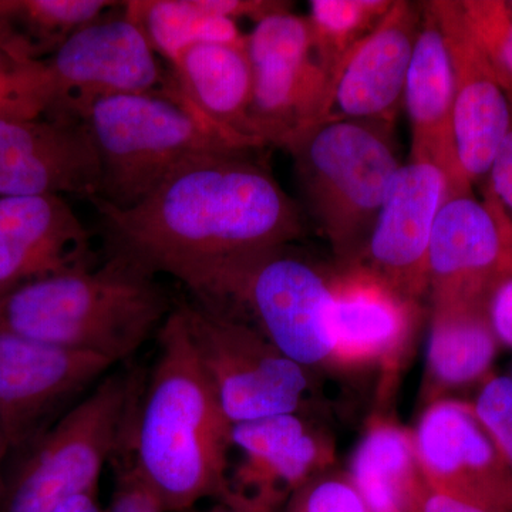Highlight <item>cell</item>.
<instances>
[{"label":"cell","instance_id":"1","mask_svg":"<svg viewBox=\"0 0 512 512\" xmlns=\"http://www.w3.org/2000/svg\"><path fill=\"white\" fill-rule=\"evenodd\" d=\"M110 254L202 298L235 266L301 235V212L254 153L201 158L130 208L94 200Z\"/></svg>","mask_w":512,"mask_h":512},{"label":"cell","instance_id":"2","mask_svg":"<svg viewBox=\"0 0 512 512\" xmlns=\"http://www.w3.org/2000/svg\"><path fill=\"white\" fill-rule=\"evenodd\" d=\"M156 338V360L127 433L128 453L165 512L192 511L207 498L227 504L232 424L177 305Z\"/></svg>","mask_w":512,"mask_h":512},{"label":"cell","instance_id":"3","mask_svg":"<svg viewBox=\"0 0 512 512\" xmlns=\"http://www.w3.org/2000/svg\"><path fill=\"white\" fill-rule=\"evenodd\" d=\"M174 306L156 275L110 254L0 296V329L120 365L157 336Z\"/></svg>","mask_w":512,"mask_h":512},{"label":"cell","instance_id":"4","mask_svg":"<svg viewBox=\"0 0 512 512\" xmlns=\"http://www.w3.org/2000/svg\"><path fill=\"white\" fill-rule=\"evenodd\" d=\"M83 121L99 157L100 201L130 208L154 188L201 158L254 153L261 141L205 119L173 84L160 92L101 97L84 109Z\"/></svg>","mask_w":512,"mask_h":512},{"label":"cell","instance_id":"5","mask_svg":"<svg viewBox=\"0 0 512 512\" xmlns=\"http://www.w3.org/2000/svg\"><path fill=\"white\" fill-rule=\"evenodd\" d=\"M143 382L136 370L109 373L74 404L13 461L0 512H53L99 494L104 467L126 443Z\"/></svg>","mask_w":512,"mask_h":512},{"label":"cell","instance_id":"6","mask_svg":"<svg viewBox=\"0 0 512 512\" xmlns=\"http://www.w3.org/2000/svg\"><path fill=\"white\" fill-rule=\"evenodd\" d=\"M392 128L330 119L289 150L306 207L343 265L365 251L377 215L402 167Z\"/></svg>","mask_w":512,"mask_h":512},{"label":"cell","instance_id":"7","mask_svg":"<svg viewBox=\"0 0 512 512\" xmlns=\"http://www.w3.org/2000/svg\"><path fill=\"white\" fill-rule=\"evenodd\" d=\"M195 301L245 320L305 370L333 363L330 279L286 247L235 266Z\"/></svg>","mask_w":512,"mask_h":512},{"label":"cell","instance_id":"8","mask_svg":"<svg viewBox=\"0 0 512 512\" xmlns=\"http://www.w3.org/2000/svg\"><path fill=\"white\" fill-rule=\"evenodd\" d=\"M177 306L229 423L299 413L311 387L308 370L237 316L195 299Z\"/></svg>","mask_w":512,"mask_h":512},{"label":"cell","instance_id":"9","mask_svg":"<svg viewBox=\"0 0 512 512\" xmlns=\"http://www.w3.org/2000/svg\"><path fill=\"white\" fill-rule=\"evenodd\" d=\"M247 50L252 134L265 146L289 151L332 116V77L313 56L308 16L291 8L269 13L255 22Z\"/></svg>","mask_w":512,"mask_h":512},{"label":"cell","instance_id":"10","mask_svg":"<svg viewBox=\"0 0 512 512\" xmlns=\"http://www.w3.org/2000/svg\"><path fill=\"white\" fill-rule=\"evenodd\" d=\"M116 366L0 329V433L8 466Z\"/></svg>","mask_w":512,"mask_h":512},{"label":"cell","instance_id":"11","mask_svg":"<svg viewBox=\"0 0 512 512\" xmlns=\"http://www.w3.org/2000/svg\"><path fill=\"white\" fill-rule=\"evenodd\" d=\"M107 16L77 30L45 62L60 119L80 120L101 97L160 92L170 84L143 30L124 13Z\"/></svg>","mask_w":512,"mask_h":512},{"label":"cell","instance_id":"12","mask_svg":"<svg viewBox=\"0 0 512 512\" xmlns=\"http://www.w3.org/2000/svg\"><path fill=\"white\" fill-rule=\"evenodd\" d=\"M510 274L512 221L490 188L485 185L483 200L473 194L447 200L431 235L433 306L485 308L494 286Z\"/></svg>","mask_w":512,"mask_h":512},{"label":"cell","instance_id":"13","mask_svg":"<svg viewBox=\"0 0 512 512\" xmlns=\"http://www.w3.org/2000/svg\"><path fill=\"white\" fill-rule=\"evenodd\" d=\"M447 200L450 185L439 167L424 161L402 164L355 265L372 272L407 301L417 302L429 292L431 235Z\"/></svg>","mask_w":512,"mask_h":512},{"label":"cell","instance_id":"14","mask_svg":"<svg viewBox=\"0 0 512 512\" xmlns=\"http://www.w3.org/2000/svg\"><path fill=\"white\" fill-rule=\"evenodd\" d=\"M431 491L512 512V473L473 402L443 399L426 407L413 431Z\"/></svg>","mask_w":512,"mask_h":512},{"label":"cell","instance_id":"15","mask_svg":"<svg viewBox=\"0 0 512 512\" xmlns=\"http://www.w3.org/2000/svg\"><path fill=\"white\" fill-rule=\"evenodd\" d=\"M231 443L241 461L229 470L227 505L248 512H274L333 457L330 441L299 413L232 424Z\"/></svg>","mask_w":512,"mask_h":512},{"label":"cell","instance_id":"16","mask_svg":"<svg viewBox=\"0 0 512 512\" xmlns=\"http://www.w3.org/2000/svg\"><path fill=\"white\" fill-rule=\"evenodd\" d=\"M101 170L82 120L0 119V198L79 195L99 200Z\"/></svg>","mask_w":512,"mask_h":512},{"label":"cell","instance_id":"17","mask_svg":"<svg viewBox=\"0 0 512 512\" xmlns=\"http://www.w3.org/2000/svg\"><path fill=\"white\" fill-rule=\"evenodd\" d=\"M446 42L454 83V143L461 173L485 183L512 124V104L476 39L460 0H429Z\"/></svg>","mask_w":512,"mask_h":512},{"label":"cell","instance_id":"18","mask_svg":"<svg viewBox=\"0 0 512 512\" xmlns=\"http://www.w3.org/2000/svg\"><path fill=\"white\" fill-rule=\"evenodd\" d=\"M94 265L90 232L63 197L0 198V296Z\"/></svg>","mask_w":512,"mask_h":512},{"label":"cell","instance_id":"19","mask_svg":"<svg viewBox=\"0 0 512 512\" xmlns=\"http://www.w3.org/2000/svg\"><path fill=\"white\" fill-rule=\"evenodd\" d=\"M421 26L420 2L393 0L379 26L349 53L332 77L330 119L392 128Z\"/></svg>","mask_w":512,"mask_h":512},{"label":"cell","instance_id":"20","mask_svg":"<svg viewBox=\"0 0 512 512\" xmlns=\"http://www.w3.org/2000/svg\"><path fill=\"white\" fill-rule=\"evenodd\" d=\"M421 26L406 86L403 106L412 126L410 161L439 167L450 185V198L473 194L461 173L454 143L453 69L443 32L430 2H420Z\"/></svg>","mask_w":512,"mask_h":512},{"label":"cell","instance_id":"21","mask_svg":"<svg viewBox=\"0 0 512 512\" xmlns=\"http://www.w3.org/2000/svg\"><path fill=\"white\" fill-rule=\"evenodd\" d=\"M333 363L367 365L390 360L410 338L414 303L360 265L330 279Z\"/></svg>","mask_w":512,"mask_h":512},{"label":"cell","instance_id":"22","mask_svg":"<svg viewBox=\"0 0 512 512\" xmlns=\"http://www.w3.org/2000/svg\"><path fill=\"white\" fill-rule=\"evenodd\" d=\"M291 5L276 0H126L121 10L171 66L181 53L201 43L247 45L239 19L258 22Z\"/></svg>","mask_w":512,"mask_h":512},{"label":"cell","instance_id":"23","mask_svg":"<svg viewBox=\"0 0 512 512\" xmlns=\"http://www.w3.org/2000/svg\"><path fill=\"white\" fill-rule=\"evenodd\" d=\"M170 77L175 93L192 110L225 130L258 140L249 121L252 66L247 45L191 46L171 64Z\"/></svg>","mask_w":512,"mask_h":512},{"label":"cell","instance_id":"24","mask_svg":"<svg viewBox=\"0 0 512 512\" xmlns=\"http://www.w3.org/2000/svg\"><path fill=\"white\" fill-rule=\"evenodd\" d=\"M349 478L372 512H421L431 491L413 431L386 419L367 427L350 461Z\"/></svg>","mask_w":512,"mask_h":512},{"label":"cell","instance_id":"25","mask_svg":"<svg viewBox=\"0 0 512 512\" xmlns=\"http://www.w3.org/2000/svg\"><path fill=\"white\" fill-rule=\"evenodd\" d=\"M500 348L484 306H433L426 369L430 402L447 390L483 383Z\"/></svg>","mask_w":512,"mask_h":512},{"label":"cell","instance_id":"26","mask_svg":"<svg viewBox=\"0 0 512 512\" xmlns=\"http://www.w3.org/2000/svg\"><path fill=\"white\" fill-rule=\"evenodd\" d=\"M120 6L110 0H0V52L20 63L46 62L77 30Z\"/></svg>","mask_w":512,"mask_h":512},{"label":"cell","instance_id":"27","mask_svg":"<svg viewBox=\"0 0 512 512\" xmlns=\"http://www.w3.org/2000/svg\"><path fill=\"white\" fill-rule=\"evenodd\" d=\"M393 0H312L308 20L313 56L333 77L343 60L369 36Z\"/></svg>","mask_w":512,"mask_h":512},{"label":"cell","instance_id":"28","mask_svg":"<svg viewBox=\"0 0 512 512\" xmlns=\"http://www.w3.org/2000/svg\"><path fill=\"white\" fill-rule=\"evenodd\" d=\"M57 117L46 63H20L0 52V119Z\"/></svg>","mask_w":512,"mask_h":512},{"label":"cell","instance_id":"29","mask_svg":"<svg viewBox=\"0 0 512 512\" xmlns=\"http://www.w3.org/2000/svg\"><path fill=\"white\" fill-rule=\"evenodd\" d=\"M460 6L512 104V0H460Z\"/></svg>","mask_w":512,"mask_h":512},{"label":"cell","instance_id":"30","mask_svg":"<svg viewBox=\"0 0 512 512\" xmlns=\"http://www.w3.org/2000/svg\"><path fill=\"white\" fill-rule=\"evenodd\" d=\"M474 409L512 473V379L491 375L480 384Z\"/></svg>","mask_w":512,"mask_h":512},{"label":"cell","instance_id":"31","mask_svg":"<svg viewBox=\"0 0 512 512\" xmlns=\"http://www.w3.org/2000/svg\"><path fill=\"white\" fill-rule=\"evenodd\" d=\"M288 512H372L349 476H318L289 500Z\"/></svg>","mask_w":512,"mask_h":512},{"label":"cell","instance_id":"32","mask_svg":"<svg viewBox=\"0 0 512 512\" xmlns=\"http://www.w3.org/2000/svg\"><path fill=\"white\" fill-rule=\"evenodd\" d=\"M116 483L106 512H165L134 467L126 444L114 457Z\"/></svg>","mask_w":512,"mask_h":512},{"label":"cell","instance_id":"33","mask_svg":"<svg viewBox=\"0 0 512 512\" xmlns=\"http://www.w3.org/2000/svg\"><path fill=\"white\" fill-rule=\"evenodd\" d=\"M487 318L500 346L512 349V274L494 286L487 299Z\"/></svg>","mask_w":512,"mask_h":512},{"label":"cell","instance_id":"34","mask_svg":"<svg viewBox=\"0 0 512 512\" xmlns=\"http://www.w3.org/2000/svg\"><path fill=\"white\" fill-rule=\"evenodd\" d=\"M485 185L503 205L512 221V124L507 137L495 156Z\"/></svg>","mask_w":512,"mask_h":512},{"label":"cell","instance_id":"35","mask_svg":"<svg viewBox=\"0 0 512 512\" xmlns=\"http://www.w3.org/2000/svg\"><path fill=\"white\" fill-rule=\"evenodd\" d=\"M421 512H507L488 505L473 503V501L461 500L450 495L430 491L424 501Z\"/></svg>","mask_w":512,"mask_h":512},{"label":"cell","instance_id":"36","mask_svg":"<svg viewBox=\"0 0 512 512\" xmlns=\"http://www.w3.org/2000/svg\"><path fill=\"white\" fill-rule=\"evenodd\" d=\"M53 512H106L100 507L99 494H86L67 501Z\"/></svg>","mask_w":512,"mask_h":512},{"label":"cell","instance_id":"37","mask_svg":"<svg viewBox=\"0 0 512 512\" xmlns=\"http://www.w3.org/2000/svg\"><path fill=\"white\" fill-rule=\"evenodd\" d=\"M6 474H8V457H6L2 433H0V505H2L3 494H5Z\"/></svg>","mask_w":512,"mask_h":512},{"label":"cell","instance_id":"38","mask_svg":"<svg viewBox=\"0 0 512 512\" xmlns=\"http://www.w3.org/2000/svg\"><path fill=\"white\" fill-rule=\"evenodd\" d=\"M188 512H248V511L241 510V508L232 507V505L221 504V505H218V507L212 508V510H208V511L192 510V511H188Z\"/></svg>","mask_w":512,"mask_h":512},{"label":"cell","instance_id":"39","mask_svg":"<svg viewBox=\"0 0 512 512\" xmlns=\"http://www.w3.org/2000/svg\"><path fill=\"white\" fill-rule=\"evenodd\" d=\"M510 377H511V379H512V366H511V373H510Z\"/></svg>","mask_w":512,"mask_h":512}]
</instances>
